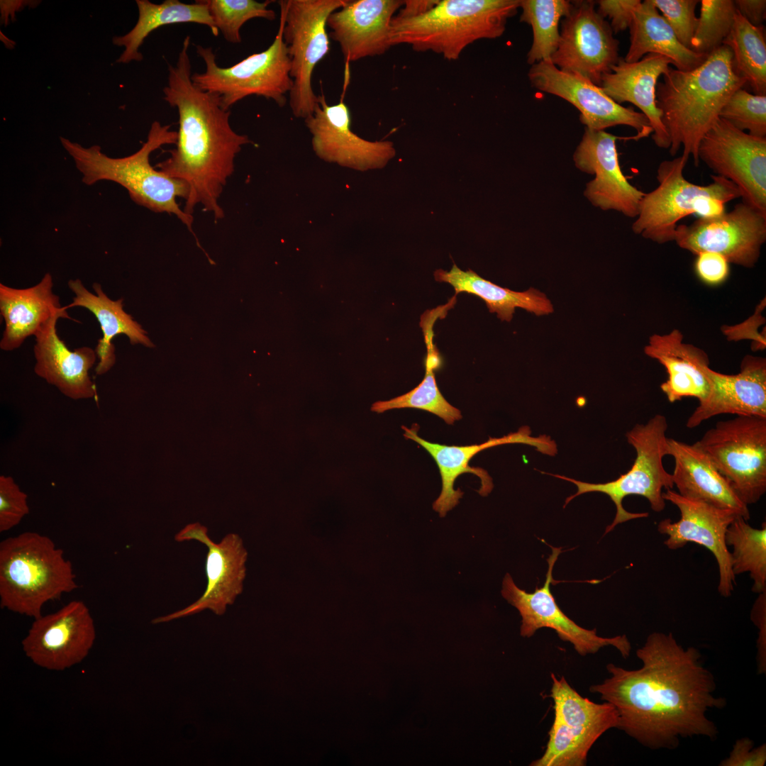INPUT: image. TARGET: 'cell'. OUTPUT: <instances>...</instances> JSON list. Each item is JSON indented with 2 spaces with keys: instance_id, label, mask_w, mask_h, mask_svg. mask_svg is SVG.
<instances>
[{
  "instance_id": "11",
  "label": "cell",
  "mask_w": 766,
  "mask_h": 766,
  "mask_svg": "<svg viewBox=\"0 0 766 766\" xmlns=\"http://www.w3.org/2000/svg\"><path fill=\"white\" fill-rule=\"evenodd\" d=\"M746 505L766 492V418L737 416L716 423L694 443Z\"/></svg>"
},
{
  "instance_id": "2",
  "label": "cell",
  "mask_w": 766,
  "mask_h": 766,
  "mask_svg": "<svg viewBox=\"0 0 766 766\" xmlns=\"http://www.w3.org/2000/svg\"><path fill=\"white\" fill-rule=\"evenodd\" d=\"M190 40L189 35L184 38L176 65H168L167 85L163 89L164 99L179 115L176 148L155 167L187 184V214L192 216L195 206L201 205L218 221L225 216L219 198L234 171L235 157L251 140L233 130L231 111L222 106L218 95L194 84Z\"/></svg>"
},
{
  "instance_id": "27",
  "label": "cell",
  "mask_w": 766,
  "mask_h": 766,
  "mask_svg": "<svg viewBox=\"0 0 766 766\" xmlns=\"http://www.w3.org/2000/svg\"><path fill=\"white\" fill-rule=\"evenodd\" d=\"M670 65L673 62L668 57L656 53L647 54L635 62L619 57L611 72L602 76L600 84L604 93L617 104L629 102L637 106L649 121L654 143L665 149L670 148V142L656 105V87Z\"/></svg>"
},
{
  "instance_id": "24",
  "label": "cell",
  "mask_w": 766,
  "mask_h": 766,
  "mask_svg": "<svg viewBox=\"0 0 766 766\" xmlns=\"http://www.w3.org/2000/svg\"><path fill=\"white\" fill-rule=\"evenodd\" d=\"M401 0H348L327 20L329 38L347 62L384 54L392 46L391 21Z\"/></svg>"
},
{
  "instance_id": "23",
  "label": "cell",
  "mask_w": 766,
  "mask_h": 766,
  "mask_svg": "<svg viewBox=\"0 0 766 766\" xmlns=\"http://www.w3.org/2000/svg\"><path fill=\"white\" fill-rule=\"evenodd\" d=\"M401 428L405 431L404 436L423 447L435 460L439 469L442 489L433 504V509L440 517H445L449 511L459 504V500L463 496V492L460 489H454L455 482L460 474L472 473L477 475L481 480V487L478 493L482 496H487L493 489L492 479L486 470L469 466L470 460L478 453L492 447L511 443L528 445L534 447L537 451L550 456L555 455L557 452V445L550 437L545 435L533 437L528 426H522L518 431L501 438L490 437L488 440L481 444L464 446L428 442L418 435L417 424H413L411 428L404 426Z\"/></svg>"
},
{
  "instance_id": "7",
  "label": "cell",
  "mask_w": 766,
  "mask_h": 766,
  "mask_svg": "<svg viewBox=\"0 0 766 766\" xmlns=\"http://www.w3.org/2000/svg\"><path fill=\"white\" fill-rule=\"evenodd\" d=\"M683 155L661 162L657 170V187L643 197L633 231L658 244L674 241L679 220L696 214L714 218L726 212L725 204L740 197L731 181L711 175L712 182L699 185L683 174L688 162Z\"/></svg>"
},
{
  "instance_id": "19",
  "label": "cell",
  "mask_w": 766,
  "mask_h": 766,
  "mask_svg": "<svg viewBox=\"0 0 766 766\" xmlns=\"http://www.w3.org/2000/svg\"><path fill=\"white\" fill-rule=\"evenodd\" d=\"M528 76L533 88L557 96L575 106L580 112L581 123L587 128L604 131L615 126H628L636 130V140L653 133L643 113L617 104L599 86L580 75L562 71L550 61L531 65Z\"/></svg>"
},
{
  "instance_id": "33",
  "label": "cell",
  "mask_w": 766,
  "mask_h": 766,
  "mask_svg": "<svg viewBox=\"0 0 766 766\" xmlns=\"http://www.w3.org/2000/svg\"><path fill=\"white\" fill-rule=\"evenodd\" d=\"M446 313V308L440 306L426 311L421 317L420 325L427 347L426 372L421 382L403 395L388 401L374 403L371 406L372 411L379 413L394 409H421L436 415L449 425H453L455 421L462 418L461 411L444 398L438 387L435 377V371L442 366V358L433 342V327L435 321L439 318H444Z\"/></svg>"
},
{
  "instance_id": "18",
  "label": "cell",
  "mask_w": 766,
  "mask_h": 766,
  "mask_svg": "<svg viewBox=\"0 0 766 766\" xmlns=\"http://www.w3.org/2000/svg\"><path fill=\"white\" fill-rule=\"evenodd\" d=\"M96 638L94 619L85 603L70 601L57 611L35 618L22 640L26 655L36 665L62 671L82 662Z\"/></svg>"
},
{
  "instance_id": "30",
  "label": "cell",
  "mask_w": 766,
  "mask_h": 766,
  "mask_svg": "<svg viewBox=\"0 0 766 766\" xmlns=\"http://www.w3.org/2000/svg\"><path fill=\"white\" fill-rule=\"evenodd\" d=\"M644 353L665 368L668 377L660 389L670 402L694 397L699 403L708 396L710 384L705 368L709 366V357L702 350L684 343L679 330L651 335Z\"/></svg>"
},
{
  "instance_id": "9",
  "label": "cell",
  "mask_w": 766,
  "mask_h": 766,
  "mask_svg": "<svg viewBox=\"0 0 766 766\" xmlns=\"http://www.w3.org/2000/svg\"><path fill=\"white\" fill-rule=\"evenodd\" d=\"M206 70L194 73L191 79L200 89L218 95L222 106L230 108L246 96L256 95L273 100L279 106L287 103V94L293 87L290 75L291 59L282 37V22L268 48L254 53L239 62L221 67L210 47L196 46Z\"/></svg>"
},
{
  "instance_id": "12",
  "label": "cell",
  "mask_w": 766,
  "mask_h": 766,
  "mask_svg": "<svg viewBox=\"0 0 766 766\" xmlns=\"http://www.w3.org/2000/svg\"><path fill=\"white\" fill-rule=\"evenodd\" d=\"M549 696L554 720L543 754L531 766H584L594 743L606 731L617 728L618 712L613 704L595 703L582 696L565 677L550 674Z\"/></svg>"
},
{
  "instance_id": "37",
  "label": "cell",
  "mask_w": 766,
  "mask_h": 766,
  "mask_svg": "<svg viewBox=\"0 0 766 766\" xmlns=\"http://www.w3.org/2000/svg\"><path fill=\"white\" fill-rule=\"evenodd\" d=\"M743 517L736 516L726 533V543L732 548L731 568L733 574L748 572L753 581L752 591H766V523L760 528L749 525Z\"/></svg>"
},
{
  "instance_id": "26",
  "label": "cell",
  "mask_w": 766,
  "mask_h": 766,
  "mask_svg": "<svg viewBox=\"0 0 766 766\" xmlns=\"http://www.w3.org/2000/svg\"><path fill=\"white\" fill-rule=\"evenodd\" d=\"M60 318L53 317L35 335L34 372L68 398L97 401L96 387L89 375L96 353L87 346L70 350L57 333L56 325Z\"/></svg>"
},
{
  "instance_id": "3",
  "label": "cell",
  "mask_w": 766,
  "mask_h": 766,
  "mask_svg": "<svg viewBox=\"0 0 766 766\" xmlns=\"http://www.w3.org/2000/svg\"><path fill=\"white\" fill-rule=\"evenodd\" d=\"M656 87V105L669 135L670 153L692 157L698 166V148L719 118L731 96L747 84L734 70L733 53L723 45L697 67L682 71L670 67Z\"/></svg>"
},
{
  "instance_id": "25",
  "label": "cell",
  "mask_w": 766,
  "mask_h": 766,
  "mask_svg": "<svg viewBox=\"0 0 766 766\" xmlns=\"http://www.w3.org/2000/svg\"><path fill=\"white\" fill-rule=\"evenodd\" d=\"M705 373L710 384L708 396L691 414L687 427L693 428L720 414L766 418V361L748 355L736 374L717 372L709 367Z\"/></svg>"
},
{
  "instance_id": "41",
  "label": "cell",
  "mask_w": 766,
  "mask_h": 766,
  "mask_svg": "<svg viewBox=\"0 0 766 766\" xmlns=\"http://www.w3.org/2000/svg\"><path fill=\"white\" fill-rule=\"evenodd\" d=\"M719 117L738 129L760 138L766 137V95L753 94L740 88L722 108Z\"/></svg>"
},
{
  "instance_id": "32",
  "label": "cell",
  "mask_w": 766,
  "mask_h": 766,
  "mask_svg": "<svg viewBox=\"0 0 766 766\" xmlns=\"http://www.w3.org/2000/svg\"><path fill=\"white\" fill-rule=\"evenodd\" d=\"M629 30L630 46L623 58L627 62H638L647 54L656 53L668 57L677 70L690 71L708 56L681 44L651 0L641 1L635 9Z\"/></svg>"
},
{
  "instance_id": "22",
  "label": "cell",
  "mask_w": 766,
  "mask_h": 766,
  "mask_svg": "<svg viewBox=\"0 0 766 766\" xmlns=\"http://www.w3.org/2000/svg\"><path fill=\"white\" fill-rule=\"evenodd\" d=\"M617 140L635 138L617 137L605 131L586 128L573 160L580 171L594 175L584 192L592 204L604 211L614 210L635 218L645 193L633 186L623 174L618 161Z\"/></svg>"
},
{
  "instance_id": "38",
  "label": "cell",
  "mask_w": 766,
  "mask_h": 766,
  "mask_svg": "<svg viewBox=\"0 0 766 766\" xmlns=\"http://www.w3.org/2000/svg\"><path fill=\"white\" fill-rule=\"evenodd\" d=\"M572 5L566 0H520V20L533 29V43L527 55L529 65L550 62L560 39V21L570 12Z\"/></svg>"
},
{
  "instance_id": "34",
  "label": "cell",
  "mask_w": 766,
  "mask_h": 766,
  "mask_svg": "<svg viewBox=\"0 0 766 766\" xmlns=\"http://www.w3.org/2000/svg\"><path fill=\"white\" fill-rule=\"evenodd\" d=\"M135 2L138 9L136 24L126 34L113 38L114 45L124 47L116 62L141 61L143 57L139 51L140 46L151 32L161 26L194 23L205 25L215 36L218 35L219 30L204 0L196 1L194 4H185L178 0H165L161 4H154L148 0H136Z\"/></svg>"
},
{
  "instance_id": "40",
  "label": "cell",
  "mask_w": 766,
  "mask_h": 766,
  "mask_svg": "<svg viewBox=\"0 0 766 766\" xmlns=\"http://www.w3.org/2000/svg\"><path fill=\"white\" fill-rule=\"evenodd\" d=\"M213 22L229 43H240V30L243 24L254 18L275 19V12L269 9L272 2L254 0H204Z\"/></svg>"
},
{
  "instance_id": "49",
  "label": "cell",
  "mask_w": 766,
  "mask_h": 766,
  "mask_svg": "<svg viewBox=\"0 0 766 766\" xmlns=\"http://www.w3.org/2000/svg\"><path fill=\"white\" fill-rule=\"evenodd\" d=\"M438 0H406L396 13L400 17H413L421 15L436 5Z\"/></svg>"
},
{
  "instance_id": "20",
  "label": "cell",
  "mask_w": 766,
  "mask_h": 766,
  "mask_svg": "<svg viewBox=\"0 0 766 766\" xmlns=\"http://www.w3.org/2000/svg\"><path fill=\"white\" fill-rule=\"evenodd\" d=\"M662 497L675 505L681 515L680 519L676 522H672L670 518H665L659 522L657 531L667 535L664 544L669 549L677 550L688 543H695L708 549L714 555L718 565V592L722 596L729 597L734 589L736 576L732 572L731 553L726 543V533L738 515L728 509L687 499L673 489L663 492Z\"/></svg>"
},
{
  "instance_id": "5",
  "label": "cell",
  "mask_w": 766,
  "mask_h": 766,
  "mask_svg": "<svg viewBox=\"0 0 766 766\" xmlns=\"http://www.w3.org/2000/svg\"><path fill=\"white\" fill-rule=\"evenodd\" d=\"M520 0H441L413 17L396 14L391 21L393 45L406 44L417 52L431 51L457 60L470 44L503 35Z\"/></svg>"
},
{
  "instance_id": "43",
  "label": "cell",
  "mask_w": 766,
  "mask_h": 766,
  "mask_svg": "<svg viewBox=\"0 0 766 766\" xmlns=\"http://www.w3.org/2000/svg\"><path fill=\"white\" fill-rule=\"evenodd\" d=\"M29 513L28 496L12 477L0 476V531L18 525Z\"/></svg>"
},
{
  "instance_id": "13",
  "label": "cell",
  "mask_w": 766,
  "mask_h": 766,
  "mask_svg": "<svg viewBox=\"0 0 766 766\" xmlns=\"http://www.w3.org/2000/svg\"><path fill=\"white\" fill-rule=\"evenodd\" d=\"M698 158L714 175L732 182L742 201L766 213V137L752 135L719 117L701 140Z\"/></svg>"
},
{
  "instance_id": "29",
  "label": "cell",
  "mask_w": 766,
  "mask_h": 766,
  "mask_svg": "<svg viewBox=\"0 0 766 766\" xmlns=\"http://www.w3.org/2000/svg\"><path fill=\"white\" fill-rule=\"evenodd\" d=\"M668 455L675 459L672 474L677 493L687 499L728 509L748 521V505L736 494L709 457L695 443L668 438Z\"/></svg>"
},
{
  "instance_id": "46",
  "label": "cell",
  "mask_w": 766,
  "mask_h": 766,
  "mask_svg": "<svg viewBox=\"0 0 766 766\" xmlns=\"http://www.w3.org/2000/svg\"><path fill=\"white\" fill-rule=\"evenodd\" d=\"M754 746V742L748 738L737 740L729 756L719 765L763 766L766 762V745Z\"/></svg>"
},
{
  "instance_id": "45",
  "label": "cell",
  "mask_w": 766,
  "mask_h": 766,
  "mask_svg": "<svg viewBox=\"0 0 766 766\" xmlns=\"http://www.w3.org/2000/svg\"><path fill=\"white\" fill-rule=\"evenodd\" d=\"M695 272L699 279L710 285L723 283L729 274V262L721 255L703 252L696 255Z\"/></svg>"
},
{
  "instance_id": "31",
  "label": "cell",
  "mask_w": 766,
  "mask_h": 766,
  "mask_svg": "<svg viewBox=\"0 0 766 766\" xmlns=\"http://www.w3.org/2000/svg\"><path fill=\"white\" fill-rule=\"evenodd\" d=\"M68 287L75 296L72 302L64 308L67 310L80 306L88 309L97 319L102 331V338L98 340L94 349L99 359L95 367L96 375L106 374L114 365L116 357L112 340L116 335H126L132 345L154 347L141 325L124 311L123 299H109L97 282L92 284L95 294L87 290L79 279L69 280Z\"/></svg>"
},
{
  "instance_id": "8",
  "label": "cell",
  "mask_w": 766,
  "mask_h": 766,
  "mask_svg": "<svg viewBox=\"0 0 766 766\" xmlns=\"http://www.w3.org/2000/svg\"><path fill=\"white\" fill-rule=\"evenodd\" d=\"M667 428L666 417L656 414L645 424H637L627 432L628 443L635 449L636 457L631 468L614 481L594 484L560 474L540 472L570 482L577 486V492L566 499L564 508L573 499L585 493L601 492L609 496L616 506V512L613 522L606 528V535L618 524L649 516L647 512L627 511L623 507L622 502L628 496L645 497L655 512L660 513L665 509L666 504L662 497L663 489H672L675 487L672 474L665 470L662 462L663 457L669 455L668 438L666 435Z\"/></svg>"
},
{
  "instance_id": "39",
  "label": "cell",
  "mask_w": 766,
  "mask_h": 766,
  "mask_svg": "<svg viewBox=\"0 0 766 766\" xmlns=\"http://www.w3.org/2000/svg\"><path fill=\"white\" fill-rule=\"evenodd\" d=\"M736 11L732 0H701L690 49L708 55L723 45L732 28Z\"/></svg>"
},
{
  "instance_id": "10",
  "label": "cell",
  "mask_w": 766,
  "mask_h": 766,
  "mask_svg": "<svg viewBox=\"0 0 766 766\" xmlns=\"http://www.w3.org/2000/svg\"><path fill=\"white\" fill-rule=\"evenodd\" d=\"M348 0L280 1L282 37L291 59L293 87L289 106L293 115L306 119L318 105L312 87L313 72L330 51L327 20Z\"/></svg>"
},
{
  "instance_id": "14",
  "label": "cell",
  "mask_w": 766,
  "mask_h": 766,
  "mask_svg": "<svg viewBox=\"0 0 766 766\" xmlns=\"http://www.w3.org/2000/svg\"><path fill=\"white\" fill-rule=\"evenodd\" d=\"M551 549L552 553L547 559L548 569L545 581L542 587H537L528 593L518 588L509 573L504 577L501 595L517 609L521 616V635L531 638L538 629L549 628L554 630L562 640L570 643L579 655L594 654L601 648L613 646L623 657L627 658L631 645L626 635L612 638L599 636L596 629L581 627L559 607L550 587L553 580V567L562 551L561 548L551 546Z\"/></svg>"
},
{
  "instance_id": "36",
  "label": "cell",
  "mask_w": 766,
  "mask_h": 766,
  "mask_svg": "<svg viewBox=\"0 0 766 766\" xmlns=\"http://www.w3.org/2000/svg\"><path fill=\"white\" fill-rule=\"evenodd\" d=\"M723 45L733 53L735 72L755 94L766 95V42L764 26L750 23L736 11L730 33Z\"/></svg>"
},
{
  "instance_id": "42",
  "label": "cell",
  "mask_w": 766,
  "mask_h": 766,
  "mask_svg": "<svg viewBox=\"0 0 766 766\" xmlns=\"http://www.w3.org/2000/svg\"><path fill=\"white\" fill-rule=\"evenodd\" d=\"M674 31L681 44L690 49L698 18L695 15L697 0H651Z\"/></svg>"
},
{
  "instance_id": "6",
  "label": "cell",
  "mask_w": 766,
  "mask_h": 766,
  "mask_svg": "<svg viewBox=\"0 0 766 766\" xmlns=\"http://www.w3.org/2000/svg\"><path fill=\"white\" fill-rule=\"evenodd\" d=\"M77 587L72 562L50 538L27 531L0 543L1 608L35 619Z\"/></svg>"
},
{
  "instance_id": "21",
  "label": "cell",
  "mask_w": 766,
  "mask_h": 766,
  "mask_svg": "<svg viewBox=\"0 0 766 766\" xmlns=\"http://www.w3.org/2000/svg\"><path fill=\"white\" fill-rule=\"evenodd\" d=\"M313 113L306 118L313 151L321 159L360 171L384 167L396 150L389 140L370 141L351 130V114L346 104H327L318 96Z\"/></svg>"
},
{
  "instance_id": "15",
  "label": "cell",
  "mask_w": 766,
  "mask_h": 766,
  "mask_svg": "<svg viewBox=\"0 0 766 766\" xmlns=\"http://www.w3.org/2000/svg\"><path fill=\"white\" fill-rule=\"evenodd\" d=\"M766 240V213L743 201L729 212L677 226V245L694 255L716 252L729 263L753 267Z\"/></svg>"
},
{
  "instance_id": "4",
  "label": "cell",
  "mask_w": 766,
  "mask_h": 766,
  "mask_svg": "<svg viewBox=\"0 0 766 766\" xmlns=\"http://www.w3.org/2000/svg\"><path fill=\"white\" fill-rule=\"evenodd\" d=\"M60 139L82 174L85 184L92 185L102 180L114 182L124 187L137 204L155 213L176 216L193 233V216L187 214L177 202L178 197L187 199L188 186L183 181L168 177L150 162L153 151L162 145L177 143V132L171 131L170 126L154 121L142 147L123 157H109L102 152L99 145L85 148L67 138Z\"/></svg>"
},
{
  "instance_id": "17",
  "label": "cell",
  "mask_w": 766,
  "mask_h": 766,
  "mask_svg": "<svg viewBox=\"0 0 766 766\" xmlns=\"http://www.w3.org/2000/svg\"><path fill=\"white\" fill-rule=\"evenodd\" d=\"M174 540H197L207 547L205 564L207 584L196 601L182 609L155 618L152 623L169 622L206 609L218 616L224 614L228 606L232 605L243 592L247 560L243 540L238 534L228 533L219 543H215L210 538L207 528L199 523L187 525L174 535Z\"/></svg>"
},
{
  "instance_id": "28",
  "label": "cell",
  "mask_w": 766,
  "mask_h": 766,
  "mask_svg": "<svg viewBox=\"0 0 766 766\" xmlns=\"http://www.w3.org/2000/svg\"><path fill=\"white\" fill-rule=\"evenodd\" d=\"M52 275L48 272L39 283L26 289H16L0 284V313L5 328L0 348L12 351L29 336L39 332L53 317L60 316L79 322L67 313L53 293Z\"/></svg>"
},
{
  "instance_id": "35",
  "label": "cell",
  "mask_w": 766,
  "mask_h": 766,
  "mask_svg": "<svg viewBox=\"0 0 766 766\" xmlns=\"http://www.w3.org/2000/svg\"><path fill=\"white\" fill-rule=\"evenodd\" d=\"M434 277L437 282L452 285L456 296L458 293L466 292L479 296L484 301L489 312L496 313L501 321H511L516 307L536 316L553 312L550 301L535 289L514 292L482 278L472 270L463 271L455 263L450 271L435 270Z\"/></svg>"
},
{
  "instance_id": "1",
  "label": "cell",
  "mask_w": 766,
  "mask_h": 766,
  "mask_svg": "<svg viewBox=\"0 0 766 766\" xmlns=\"http://www.w3.org/2000/svg\"><path fill=\"white\" fill-rule=\"evenodd\" d=\"M636 655L640 668L609 663L610 677L589 687L614 706L617 728L652 749L674 748L680 737H716L717 728L706 712L724 707L726 701L714 696V678L702 665L699 650L684 649L672 633L653 632Z\"/></svg>"
},
{
  "instance_id": "47",
  "label": "cell",
  "mask_w": 766,
  "mask_h": 766,
  "mask_svg": "<svg viewBox=\"0 0 766 766\" xmlns=\"http://www.w3.org/2000/svg\"><path fill=\"white\" fill-rule=\"evenodd\" d=\"M751 621L758 628L757 662L758 673L766 671V591L758 594L750 614Z\"/></svg>"
},
{
  "instance_id": "44",
  "label": "cell",
  "mask_w": 766,
  "mask_h": 766,
  "mask_svg": "<svg viewBox=\"0 0 766 766\" xmlns=\"http://www.w3.org/2000/svg\"><path fill=\"white\" fill-rule=\"evenodd\" d=\"M640 3V0H600L596 11L604 18L609 17L613 33H618L629 28L633 12Z\"/></svg>"
},
{
  "instance_id": "48",
  "label": "cell",
  "mask_w": 766,
  "mask_h": 766,
  "mask_svg": "<svg viewBox=\"0 0 766 766\" xmlns=\"http://www.w3.org/2000/svg\"><path fill=\"white\" fill-rule=\"evenodd\" d=\"M737 11L753 26H762L765 19V0L733 1Z\"/></svg>"
},
{
  "instance_id": "16",
  "label": "cell",
  "mask_w": 766,
  "mask_h": 766,
  "mask_svg": "<svg viewBox=\"0 0 766 766\" xmlns=\"http://www.w3.org/2000/svg\"><path fill=\"white\" fill-rule=\"evenodd\" d=\"M562 18L557 50L550 62L559 70L582 76L599 86L618 59V41L610 24L592 1L572 4Z\"/></svg>"
}]
</instances>
